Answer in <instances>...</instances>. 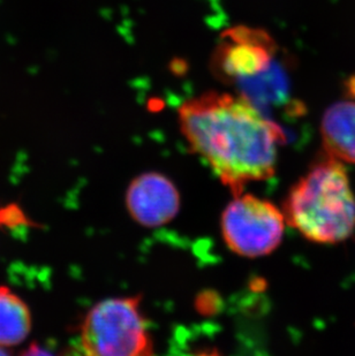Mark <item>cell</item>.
<instances>
[{
  "label": "cell",
  "mask_w": 355,
  "mask_h": 356,
  "mask_svg": "<svg viewBox=\"0 0 355 356\" xmlns=\"http://www.w3.org/2000/svg\"><path fill=\"white\" fill-rule=\"evenodd\" d=\"M178 119L189 148L233 195L242 194L251 182L275 175L284 131L245 96L205 92L184 102Z\"/></svg>",
  "instance_id": "6da1fadb"
},
{
  "label": "cell",
  "mask_w": 355,
  "mask_h": 356,
  "mask_svg": "<svg viewBox=\"0 0 355 356\" xmlns=\"http://www.w3.org/2000/svg\"><path fill=\"white\" fill-rule=\"evenodd\" d=\"M286 224L309 241L335 245L355 231V195L342 161L324 154L290 189Z\"/></svg>",
  "instance_id": "7a4b0ae2"
},
{
  "label": "cell",
  "mask_w": 355,
  "mask_h": 356,
  "mask_svg": "<svg viewBox=\"0 0 355 356\" xmlns=\"http://www.w3.org/2000/svg\"><path fill=\"white\" fill-rule=\"evenodd\" d=\"M141 296L111 298L96 303L80 326V347L91 356L154 354Z\"/></svg>",
  "instance_id": "3957f363"
},
{
  "label": "cell",
  "mask_w": 355,
  "mask_h": 356,
  "mask_svg": "<svg viewBox=\"0 0 355 356\" xmlns=\"http://www.w3.org/2000/svg\"><path fill=\"white\" fill-rule=\"evenodd\" d=\"M285 216L271 202L239 194L225 208L221 219L225 245L237 255L258 259L275 252L284 236Z\"/></svg>",
  "instance_id": "277c9868"
},
{
  "label": "cell",
  "mask_w": 355,
  "mask_h": 356,
  "mask_svg": "<svg viewBox=\"0 0 355 356\" xmlns=\"http://www.w3.org/2000/svg\"><path fill=\"white\" fill-rule=\"evenodd\" d=\"M276 50V43L268 33L235 27L223 35L214 50L212 70L225 81L251 78L268 71Z\"/></svg>",
  "instance_id": "5b68a950"
},
{
  "label": "cell",
  "mask_w": 355,
  "mask_h": 356,
  "mask_svg": "<svg viewBox=\"0 0 355 356\" xmlns=\"http://www.w3.org/2000/svg\"><path fill=\"white\" fill-rule=\"evenodd\" d=\"M126 208L140 225L161 227L178 215L180 194L168 177L157 172H147L128 186Z\"/></svg>",
  "instance_id": "8992f818"
},
{
  "label": "cell",
  "mask_w": 355,
  "mask_h": 356,
  "mask_svg": "<svg viewBox=\"0 0 355 356\" xmlns=\"http://www.w3.org/2000/svg\"><path fill=\"white\" fill-rule=\"evenodd\" d=\"M325 154L355 164V101H339L325 110L321 121Z\"/></svg>",
  "instance_id": "52a82bcc"
},
{
  "label": "cell",
  "mask_w": 355,
  "mask_h": 356,
  "mask_svg": "<svg viewBox=\"0 0 355 356\" xmlns=\"http://www.w3.org/2000/svg\"><path fill=\"white\" fill-rule=\"evenodd\" d=\"M33 318L27 303L6 286H0V348L19 346L31 334Z\"/></svg>",
  "instance_id": "ba28073f"
},
{
  "label": "cell",
  "mask_w": 355,
  "mask_h": 356,
  "mask_svg": "<svg viewBox=\"0 0 355 356\" xmlns=\"http://www.w3.org/2000/svg\"><path fill=\"white\" fill-rule=\"evenodd\" d=\"M1 354H3H3H7L6 350H3V348H0V355H1Z\"/></svg>",
  "instance_id": "9c48e42d"
}]
</instances>
